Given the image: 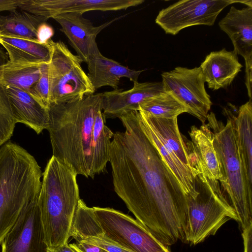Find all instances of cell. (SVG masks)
<instances>
[{
  "label": "cell",
  "instance_id": "obj_1",
  "mask_svg": "<svg viewBox=\"0 0 252 252\" xmlns=\"http://www.w3.org/2000/svg\"><path fill=\"white\" fill-rule=\"evenodd\" d=\"M119 118L126 130L111 142L115 192L162 244L186 242L188 207L182 186L141 128L138 111Z\"/></svg>",
  "mask_w": 252,
  "mask_h": 252
},
{
  "label": "cell",
  "instance_id": "obj_2",
  "mask_svg": "<svg viewBox=\"0 0 252 252\" xmlns=\"http://www.w3.org/2000/svg\"><path fill=\"white\" fill-rule=\"evenodd\" d=\"M100 110L101 93L69 103L50 104L48 108L47 130L52 156L86 178H94L93 134L96 116Z\"/></svg>",
  "mask_w": 252,
  "mask_h": 252
},
{
  "label": "cell",
  "instance_id": "obj_3",
  "mask_svg": "<svg viewBox=\"0 0 252 252\" xmlns=\"http://www.w3.org/2000/svg\"><path fill=\"white\" fill-rule=\"evenodd\" d=\"M38 205L49 251L68 244L80 200L76 173L54 156L42 174Z\"/></svg>",
  "mask_w": 252,
  "mask_h": 252
},
{
  "label": "cell",
  "instance_id": "obj_4",
  "mask_svg": "<svg viewBox=\"0 0 252 252\" xmlns=\"http://www.w3.org/2000/svg\"><path fill=\"white\" fill-rule=\"evenodd\" d=\"M42 172L35 158L19 145L0 148V245L24 208L37 197Z\"/></svg>",
  "mask_w": 252,
  "mask_h": 252
},
{
  "label": "cell",
  "instance_id": "obj_5",
  "mask_svg": "<svg viewBox=\"0 0 252 252\" xmlns=\"http://www.w3.org/2000/svg\"><path fill=\"white\" fill-rule=\"evenodd\" d=\"M207 124L213 135V146L221 166L220 183L228 195L242 230L252 224L251 183L244 169L235 141L233 126L227 118L225 125L213 112Z\"/></svg>",
  "mask_w": 252,
  "mask_h": 252
},
{
  "label": "cell",
  "instance_id": "obj_6",
  "mask_svg": "<svg viewBox=\"0 0 252 252\" xmlns=\"http://www.w3.org/2000/svg\"><path fill=\"white\" fill-rule=\"evenodd\" d=\"M197 194L186 196L188 222L186 242L198 244L214 235L227 221H238L236 213L224 197L219 181L212 180L198 171L195 177Z\"/></svg>",
  "mask_w": 252,
  "mask_h": 252
},
{
  "label": "cell",
  "instance_id": "obj_7",
  "mask_svg": "<svg viewBox=\"0 0 252 252\" xmlns=\"http://www.w3.org/2000/svg\"><path fill=\"white\" fill-rule=\"evenodd\" d=\"M140 125L163 161L175 176L186 196L197 194L195 177L197 173L190 160L187 144L179 131L177 117L157 118L138 111Z\"/></svg>",
  "mask_w": 252,
  "mask_h": 252
},
{
  "label": "cell",
  "instance_id": "obj_8",
  "mask_svg": "<svg viewBox=\"0 0 252 252\" xmlns=\"http://www.w3.org/2000/svg\"><path fill=\"white\" fill-rule=\"evenodd\" d=\"M49 42L52 47L48 63L50 104L74 102L94 94L95 89L82 67L81 59L63 42L51 39Z\"/></svg>",
  "mask_w": 252,
  "mask_h": 252
},
{
  "label": "cell",
  "instance_id": "obj_9",
  "mask_svg": "<svg viewBox=\"0 0 252 252\" xmlns=\"http://www.w3.org/2000/svg\"><path fill=\"white\" fill-rule=\"evenodd\" d=\"M105 234L132 252H171L140 222L111 208L92 207Z\"/></svg>",
  "mask_w": 252,
  "mask_h": 252
},
{
  "label": "cell",
  "instance_id": "obj_10",
  "mask_svg": "<svg viewBox=\"0 0 252 252\" xmlns=\"http://www.w3.org/2000/svg\"><path fill=\"white\" fill-rule=\"evenodd\" d=\"M236 2L252 7V0H183L159 11L155 22L165 33L174 35L192 26H213L224 8Z\"/></svg>",
  "mask_w": 252,
  "mask_h": 252
},
{
  "label": "cell",
  "instance_id": "obj_11",
  "mask_svg": "<svg viewBox=\"0 0 252 252\" xmlns=\"http://www.w3.org/2000/svg\"><path fill=\"white\" fill-rule=\"evenodd\" d=\"M164 91L170 94L203 124L212 104L200 67L177 66L161 74Z\"/></svg>",
  "mask_w": 252,
  "mask_h": 252
},
{
  "label": "cell",
  "instance_id": "obj_12",
  "mask_svg": "<svg viewBox=\"0 0 252 252\" xmlns=\"http://www.w3.org/2000/svg\"><path fill=\"white\" fill-rule=\"evenodd\" d=\"M38 198L32 200L23 210L2 242L1 252H49Z\"/></svg>",
  "mask_w": 252,
  "mask_h": 252
},
{
  "label": "cell",
  "instance_id": "obj_13",
  "mask_svg": "<svg viewBox=\"0 0 252 252\" xmlns=\"http://www.w3.org/2000/svg\"><path fill=\"white\" fill-rule=\"evenodd\" d=\"M144 0H17L18 7L47 19L60 14L100 10H126L143 3Z\"/></svg>",
  "mask_w": 252,
  "mask_h": 252
},
{
  "label": "cell",
  "instance_id": "obj_14",
  "mask_svg": "<svg viewBox=\"0 0 252 252\" xmlns=\"http://www.w3.org/2000/svg\"><path fill=\"white\" fill-rule=\"evenodd\" d=\"M219 26L231 39L233 51L245 62V84L252 99V7L238 9L232 6L219 22Z\"/></svg>",
  "mask_w": 252,
  "mask_h": 252
},
{
  "label": "cell",
  "instance_id": "obj_15",
  "mask_svg": "<svg viewBox=\"0 0 252 252\" xmlns=\"http://www.w3.org/2000/svg\"><path fill=\"white\" fill-rule=\"evenodd\" d=\"M121 18L119 17L98 26H94L81 13H63L52 17L61 26L60 30L67 37L77 56L86 63L91 57L100 52L96 42L97 34Z\"/></svg>",
  "mask_w": 252,
  "mask_h": 252
},
{
  "label": "cell",
  "instance_id": "obj_16",
  "mask_svg": "<svg viewBox=\"0 0 252 252\" xmlns=\"http://www.w3.org/2000/svg\"><path fill=\"white\" fill-rule=\"evenodd\" d=\"M164 92L161 82L133 83L128 90H113L101 93V106L106 118H119L134 111L146 100Z\"/></svg>",
  "mask_w": 252,
  "mask_h": 252
},
{
  "label": "cell",
  "instance_id": "obj_17",
  "mask_svg": "<svg viewBox=\"0 0 252 252\" xmlns=\"http://www.w3.org/2000/svg\"><path fill=\"white\" fill-rule=\"evenodd\" d=\"M189 134L191 141L187 144L192 165L208 178L220 182L221 166L213 146L211 129L205 123L199 127L193 126Z\"/></svg>",
  "mask_w": 252,
  "mask_h": 252
},
{
  "label": "cell",
  "instance_id": "obj_18",
  "mask_svg": "<svg viewBox=\"0 0 252 252\" xmlns=\"http://www.w3.org/2000/svg\"><path fill=\"white\" fill-rule=\"evenodd\" d=\"M70 237L77 243L94 245L108 252H132L106 236L93 208L87 206L81 199L74 217Z\"/></svg>",
  "mask_w": 252,
  "mask_h": 252
},
{
  "label": "cell",
  "instance_id": "obj_19",
  "mask_svg": "<svg viewBox=\"0 0 252 252\" xmlns=\"http://www.w3.org/2000/svg\"><path fill=\"white\" fill-rule=\"evenodd\" d=\"M199 67L208 88L215 91L230 85L243 65L233 51L223 48L207 55Z\"/></svg>",
  "mask_w": 252,
  "mask_h": 252
},
{
  "label": "cell",
  "instance_id": "obj_20",
  "mask_svg": "<svg viewBox=\"0 0 252 252\" xmlns=\"http://www.w3.org/2000/svg\"><path fill=\"white\" fill-rule=\"evenodd\" d=\"M2 87L8 98L16 123L26 125L38 134L47 129L48 109L42 107L28 92L12 87Z\"/></svg>",
  "mask_w": 252,
  "mask_h": 252
},
{
  "label": "cell",
  "instance_id": "obj_21",
  "mask_svg": "<svg viewBox=\"0 0 252 252\" xmlns=\"http://www.w3.org/2000/svg\"><path fill=\"white\" fill-rule=\"evenodd\" d=\"M88 76L95 90L109 86L118 89L122 78L126 77L133 83L138 79L143 70L131 69L119 63L107 58L100 52L91 57L87 63Z\"/></svg>",
  "mask_w": 252,
  "mask_h": 252
},
{
  "label": "cell",
  "instance_id": "obj_22",
  "mask_svg": "<svg viewBox=\"0 0 252 252\" xmlns=\"http://www.w3.org/2000/svg\"><path fill=\"white\" fill-rule=\"evenodd\" d=\"M224 114L232 122L235 141L242 162L249 181L252 183V100L241 105L233 113V105L224 108Z\"/></svg>",
  "mask_w": 252,
  "mask_h": 252
},
{
  "label": "cell",
  "instance_id": "obj_23",
  "mask_svg": "<svg viewBox=\"0 0 252 252\" xmlns=\"http://www.w3.org/2000/svg\"><path fill=\"white\" fill-rule=\"evenodd\" d=\"M50 41V40H49ZM0 45L6 51L9 61L15 63H49L52 47L30 39L0 34Z\"/></svg>",
  "mask_w": 252,
  "mask_h": 252
},
{
  "label": "cell",
  "instance_id": "obj_24",
  "mask_svg": "<svg viewBox=\"0 0 252 252\" xmlns=\"http://www.w3.org/2000/svg\"><path fill=\"white\" fill-rule=\"evenodd\" d=\"M43 63H15L9 61L0 66V85L18 88L29 93L41 74Z\"/></svg>",
  "mask_w": 252,
  "mask_h": 252
},
{
  "label": "cell",
  "instance_id": "obj_25",
  "mask_svg": "<svg viewBox=\"0 0 252 252\" xmlns=\"http://www.w3.org/2000/svg\"><path fill=\"white\" fill-rule=\"evenodd\" d=\"M48 19L23 10L0 15V34L36 39L38 27Z\"/></svg>",
  "mask_w": 252,
  "mask_h": 252
},
{
  "label": "cell",
  "instance_id": "obj_26",
  "mask_svg": "<svg viewBox=\"0 0 252 252\" xmlns=\"http://www.w3.org/2000/svg\"><path fill=\"white\" fill-rule=\"evenodd\" d=\"M105 120L102 110L99 111L95 119L93 134L92 174L94 177L106 171V164L110 160L111 139L114 133L106 126Z\"/></svg>",
  "mask_w": 252,
  "mask_h": 252
},
{
  "label": "cell",
  "instance_id": "obj_27",
  "mask_svg": "<svg viewBox=\"0 0 252 252\" xmlns=\"http://www.w3.org/2000/svg\"><path fill=\"white\" fill-rule=\"evenodd\" d=\"M139 110L157 118L166 119L175 118L188 112L182 103L165 91L144 101L140 105Z\"/></svg>",
  "mask_w": 252,
  "mask_h": 252
},
{
  "label": "cell",
  "instance_id": "obj_28",
  "mask_svg": "<svg viewBox=\"0 0 252 252\" xmlns=\"http://www.w3.org/2000/svg\"><path fill=\"white\" fill-rule=\"evenodd\" d=\"M16 124L7 95L0 85V148L12 136Z\"/></svg>",
  "mask_w": 252,
  "mask_h": 252
},
{
  "label": "cell",
  "instance_id": "obj_29",
  "mask_svg": "<svg viewBox=\"0 0 252 252\" xmlns=\"http://www.w3.org/2000/svg\"><path fill=\"white\" fill-rule=\"evenodd\" d=\"M50 88L48 63H43L40 78L31 89L29 94L42 107L48 109L50 105Z\"/></svg>",
  "mask_w": 252,
  "mask_h": 252
},
{
  "label": "cell",
  "instance_id": "obj_30",
  "mask_svg": "<svg viewBox=\"0 0 252 252\" xmlns=\"http://www.w3.org/2000/svg\"><path fill=\"white\" fill-rule=\"evenodd\" d=\"M54 34L52 27L46 22L41 24L37 29L36 39L42 44H48Z\"/></svg>",
  "mask_w": 252,
  "mask_h": 252
},
{
  "label": "cell",
  "instance_id": "obj_31",
  "mask_svg": "<svg viewBox=\"0 0 252 252\" xmlns=\"http://www.w3.org/2000/svg\"><path fill=\"white\" fill-rule=\"evenodd\" d=\"M242 237L244 241V252H252V224L242 230Z\"/></svg>",
  "mask_w": 252,
  "mask_h": 252
},
{
  "label": "cell",
  "instance_id": "obj_32",
  "mask_svg": "<svg viewBox=\"0 0 252 252\" xmlns=\"http://www.w3.org/2000/svg\"><path fill=\"white\" fill-rule=\"evenodd\" d=\"M18 7L17 0H0V12L4 11L14 12Z\"/></svg>",
  "mask_w": 252,
  "mask_h": 252
},
{
  "label": "cell",
  "instance_id": "obj_33",
  "mask_svg": "<svg viewBox=\"0 0 252 252\" xmlns=\"http://www.w3.org/2000/svg\"><path fill=\"white\" fill-rule=\"evenodd\" d=\"M75 246L83 252H108L97 246L84 243H74Z\"/></svg>",
  "mask_w": 252,
  "mask_h": 252
},
{
  "label": "cell",
  "instance_id": "obj_34",
  "mask_svg": "<svg viewBox=\"0 0 252 252\" xmlns=\"http://www.w3.org/2000/svg\"><path fill=\"white\" fill-rule=\"evenodd\" d=\"M49 252H76L68 244L60 246Z\"/></svg>",
  "mask_w": 252,
  "mask_h": 252
},
{
  "label": "cell",
  "instance_id": "obj_35",
  "mask_svg": "<svg viewBox=\"0 0 252 252\" xmlns=\"http://www.w3.org/2000/svg\"><path fill=\"white\" fill-rule=\"evenodd\" d=\"M9 61V58L7 53L4 51L3 48L0 46V66L5 64Z\"/></svg>",
  "mask_w": 252,
  "mask_h": 252
},
{
  "label": "cell",
  "instance_id": "obj_36",
  "mask_svg": "<svg viewBox=\"0 0 252 252\" xmlns=\"http://www.w3.org/2000/svg\"><path fill=\"white\" fill-rule=\"evenodd\" d=\"M69 245L76 252H83L78 249L74 245V243L70 244Z\"/></svg>",
  "mask_w": 252,
  "mask_h": 252
}]
</instances>
